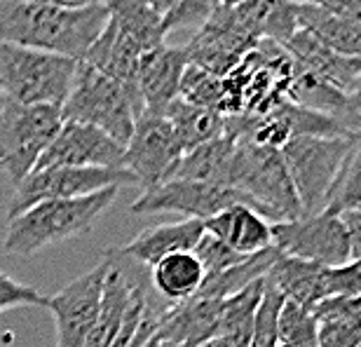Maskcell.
Instances as JSON below:
<instances>
[{
  "instance_id": "cell-1",
  "label": "cell",
  "mask_w": 361,
  "mask_h": 347,
  "mask_svg": "<svg viewBox=\"0 0 361 347\" xmlns=\"http://www.w3.org/2000/svg\"><path fill=\"white\" fill-rule=\"evenodd\" d=\"M108 21L101 3L87 7L33 5L24 0H0V42L40 49L82 61Z\"/></svg>"
},
{
  "instance_id": "cell-2",
  "label": "cell",
  "mask_w": 361,
  "mask_h": 347,
  "mask_svg": "<svg viewBox=\"0 0 361 347\" xmlns=\"http://www.w3.org/2000/svg\"><path fill=\"white\" fill-rule=\"evenodd\" d=\"M120 188L85 195L73 200H47L7 219L3 251L10 256H35L42 249L90 233L118 197Z\"/></svg>"
},
{
  "instance_id": "cell-3",
  "label": "cell",
  "mask_w": 361,
  "mask_h": 347,
  "mask_svg": "<svg viewBox=\"0 0 361 347\" xmlns=\"http://www.w3.org/2000/svg\"><path fill=\"white\" fill-rule=\"evenodd\" d=\"M293 59L272 40H261L242 61L223 75L221 115H263L286 99Z\"/></svg>"
},
{
  "instance_id": "cell-4",
  "label": "cell",
  "mask_w": 361,
  "mask_h": 347,
  "mask_svg": "<svg viewBox=\"0 0 361 347\" xmlns=\"http://www.w3.org/2000/svg\"><path fill=\"white\" fill-rule=\"evenodd\" d=\"M141 115L139 97L115 78L78 61L71 92L61 106V118L97 127L111 139L127 146L134 122Z\"/></svg>"
},
{
  "instance_id": "cell-5",
  "label": "cell",
  "mask_w": 361,
  "mask_h": 347,
  "mask_svg": "<svg viewBox=\"0 0 361 347\" xmlns=\"http://www.w3.org/2000/svg\"><path fill=\"white\" fill-rule=\"evenodd\" d=\"M78 61L0 42V97L19 106H63Z\"/></svg>"
},
{
  "instance_id": "cell-6",
  "label": "cell",
  "mask_w": 361,
  "mask_h": 347,
  "mask_svg": "<svg viewBox=\"0 0 361 347\" xmlns=\"http://www.w3.org/2000/svg\"><path fill=\"white\" fill-rule=\"evenodd\" d=\"M228 188L242 193L251 209L270 223L295 221L302 216L300 202L277 148L235 143Z\"/></svg>"
},
{
  "instance_id": "cell-7",
  "label": "cell",
  "mask_w": 361,
  "mask_h": 347,
  "mask_svg": "<svg viewBox=\"0 0 361 347\" xmlns=\"http://www.w3.org/2000/svg\"><path fill=\"white\" fill-rule=\"evenodd\" d=\"M357 134L350 136H300L281 146V160L286 164L302 216H312L326 209L331 188L348 160Z\"/></svg>"
},
{
  "instance_id": "cell-8",
  "label": "cell",
  "mask_w": 361,
  "mask_h": 347,
  "mask_svg": "<svg viewBox=\"0 0 361 347\" xmlns=\"http://www.w3.org/2000/svg\"><path fill=\"white\" fill-rule=\"evenodd\" d=\"M59 106L0 104V169L7 171L14 188L35 169L40 155L61 127Z\"/></svg>"
},
{
  "instance_id": "cell-9",
  "label": "cell",
  "mask_w": 361,
  "mask_h": 347,
  "mask_svg": "<svg viewBox=\"0 0 361 347\" xmlns=\"http://www.w3.org/2000/svg\"><path fill=\"white\" fill-rule=\"evenodd\" d=\"M136 185V178L127 169H104V167H49L33 169L21 183L14 188L10 202V216L14 219L33 205L47 200H73L85 195L106 190V188Z\"/></svg>"
},
{
  "instance_id": "cell-10",
  "label": "cell",
  "mask_w": 361,
  "mask_h": 347,
  "mask_svg": "<svg viewBox=\"0 0 361 347\" xmlns=\"http://www.w3.org/2000/svg\"><path fill=\"white\" fill-rule=\"evenodd\" d=\"M272 247L281 256L307 260L322 267L350 263V240L341 214L324 209L295 221L272 223Z\"/></svg>"
},
{
  "instance_id": "cell-11",
  "label": "cell",
  "mask_w": 361,
  "mask_h": 347,
  "mask_svg": "<svg viewBox=\"0 0 361 347\" xmlns=\"http://www.w3.org/2000/svg\"><path fill=\"white\" fill-rule=\"evenodd\" d=\"M180 157H183V148L167 118L141 113L125 146L122 169L132 174L141 190H150L174 174Z\"/></svg>"
},
{
  "instance_id": "cell-12",
  "label": "cell",
  "mask_w": 361,
  "mask_h": 347,
  "mask_svg": "<svg viewBox=\"0 0 361 347\" xmlns=\"http://www.w3.org/2000/svg\"><path fill=\"white\" fill-rule=\"evenodd\" d=\"M258 42L261 40H256L249 28L242 24L233 5H219L183 47L190 66L223 78Z\"/></svg>"
},
{
  "instance_id": "cell-13",
  "label": "cell",
  "mask_w": 361,
  "mask_h": 347,
  "mask_svg": "<svg viewBox=\"0 0 361 347\" xmlns=\"http://www.w3.org/2000/svg\"><path fill=\"white\" fill-rule=\"evenodd\" d=\"M233 205H249L242 193L226 185L202 183V181L169 178L164 183L143 190L129 207L132 214H183V219L207 221Z\"/></svg>"
},
{
  "instance_id": "cell-14",
  "label": "cell",
  "mask_w": 361,
  "mask_h": 347,
  "mask_svg": "<svg viewBox=\"0 0 361 347\" xmlns=\"http://www.w3.org/2000/svg\"><path fill=\"white\" fill-rule=\"evenodd\" d=\"M106 274V258L90 272L80 274L59 293L45 296V310L54 317L56 347H85L97 324L101 308V286Z\"/></svg>"
},
{
  "instance_id": "cell-15",
  "label": "cell",
  "mask_w": 361,
  "mask_h": 347,
  "mask_svg": "<svg viewBox=\"0 0 361 347\" xmlns=\"http://www.w3.org/2000/svg\"><path fill=\"white\" fill-rule=\"evenodd\" d=\"M125 146L97 127L63 120L52 143L40 155L35 169L49 167H104L122 169Z\"/></svg>"
},
{
  "instance_id": "cell-16",
  "label": "cell",
  "mask_w": 361,
  "mask_h": 347,
  "mask_svg": "<svg viewBox=\"0 0 361 347\" xmlns=\"http://www.w3.org/2000/svg\"><path fill=\"white\" fill-rule=\"evenodd\" d=\"M188 68L185 47L160 45L143 52L136 68V94L141 101V113L164 115L169 104L178 99L180 78Z\"/></svg>"
},
{
  "instance_id": "cell-17",
  "label": "cell",
  "mask_w": 361,
  "mask_h": 347,
  "mask_svg": "<svg viewBox=\"0 0 361 347\" xmlns=\"http://www.w3.org/2000/svg\"><path fill=\"white\" fill-rule=\"evenodd\" d=\"M104 258L106 274L104 286H101V308L85 347H122V324H125V315L129 303H132L134 288L139 284L125 267H120L118 258L111 251Z\"/></svg>"
},
{
  "instance_id": "cell-18",
  "label": "cell",
  "mask_w": 361,
  "mask_h": 347,
  "mask_svg": "<svg viewBox=\"0 0 361 347\" xmlns=\"http://www.w3.org/2000/svg\"><path fill=\"white\" fill-rule=\"evenodd\" d=\"M204 233H207L204 221L180 219L174 223H162V226L141 230L132 242L115 251L136 265L153 267L155 263H160L162 258H167L171 254L192 251Z\"/></svg>"
},
{
  "instance_id": "cell-19",
  "label": "cell",
  "mask_w": 361,
  "mask_h": 347,
  "mask_svg": "<svg viewBox=\"0 0 361 347\" xmlns=\"http://www.w3.org/2000/svg\"><path fill=\"white\" fill-rule=\"evenodd\" d=\"M284 49L291 54V59L295 61V66L310 71L322 80L331 83L338 90H343L345 94H350L355 90V85L361 75V59L355 56H343L329 49L326 45H322L319 40H314L312 35L305 33L302 28H298Z\"/></svg>"
},
{
  "instance_id": "cell-20",
  "label": "cell",
  "mask_w": 361,
  "mask_h": 347,
  "mask_svg": "<svg viewBox=\"0 0 361 347\" xmlns=\"http://www.w3.org/2000/svg\"><path fill=\"white\" fill-rule=\"evenodd\" d=\"M204 230L242 256H254L272 247V223L247 205L223 209L204 221Z\"/></svg>"
},
{
  "instance_id": "cell-21",
  "label": "cell",
  "mask_w": 361,
  "mask_h": 347,
  "mask_svg": "<svg viewBox=\"0 0 361 347\" xmlns=\"http://www.w3.org/2000/svg\"><path fill=\"white\" fill-rule=\"evenodd\" d=\"M286 99L300 108H307V111L322 113L326 118L338 120L352 134L361 132V122L355 115V111H352L348 94L331 83L322 80V78H317L314 73H310V71L295 66V61H293V78L291 85H288Z\"/></svg>"
},
{
  "instance_id": "cell-22",
  "label": "cell",
  "mask_w": 361,
  "mask_h": 347,
  "mask_svg": "<svg viewBox=\"0 0 361 347\" xmlns=\"http://www.w3.org/2000/svg\"><path fill=\"white\" fill-rule=\"evenodd\" d=\"M265 277L284 293V298L310 310L329 298V267L279 254Z\"/></svg>"
},
{
  "instance_id": "cell-23",
  "label": "cell",
  "mask_w": 361,
  "mask_h": 347,
  "mask_svg": "<svg viewBox=\"0 0 361 347\" xmlns=\"http://www.w3.org/2000/svg\"><path fill=\"white\" fill-rule=\"evenodd\" d=\"M295 21L298 28L319 40L334 52L343 56L361 59V24L348 17H341L336 12H329L324 7L295 3Z\"/></svg>"
},
{
  "instance_id": "cell-24",
  "label": "cell",
  "mask_w": 361,
  "mask_h": 347,
  "mask_svg": "<svg viewBox=\"0 0 361 347\" xmlns=\"http://www.w3.org/2000/svg\"><path fill=\"white\" fill-rule=\"evenodd\" d=\"M317 347H357L361 341V296H334L314 310Z\"/></svg>"
},
{
  "instance_id": "cell-25",
  "label": "cell",
  "mask_w": 361,
  "mask_h": 347,
  "mask_svg": "<svg viewBox=\"0 0 361 347\" xmlns=\"http://www.w3.org/2000/svg\"><path fill=\"white\" fill-rule=\"evenodd\" d=\"M233 7L256 40H272L284 47L298 31L295 3L291 0H247Z\"/></svg>"
},
{
  "instance_id": "cell-26",
  "label": "cell",
  "mask_w": 361,
  "mask_h": 347,
  "mask_svg": "<svg viewBox=\"0 0 361 347\" xmlns=\"http://www.w3.org/2000/svg\"><path fill=\"white\" fill-rule=\"evenodd\" d=\"M162 118H167L171 129H174L180 148H183V155L226 134V115L195 106L180 97L171 101Z\"/></svg>"
},
{
  "instance_id": "cell-27",
  "label": "cell",
  "mask_w": 361,
  "mask_h": 347,
  "mask_svg": "<svg viewBox=\"0 0 361 347\" xmlns=\"http://www.w3.org/2000/svg\"><path fill=\"white\" fill-rule=\"evenodd\" d=\"M150 281L162 298L171 303H185L207 281V272L192 251H180V254H171L150 267Z\"/></svg>"
},
{
  "instance_id": "cell-28",
  "label": "cell",
  "mask_w": 361,
  "mask_h": 347,
  "mask_svg": "<svg viewBox=\"0 0 361 347\" xmlns=\"http://www.w3.org/2000/svg\"><path fill=\"white\" fill-rule=\"evenodd\" d=\"M233 155H235V141L223 134L221 139H214L204 143V146H197L190 153H185L169 178L202 181V183H216L228 188Z\"/></svg>"
},
{
  "instance_id": "cell-29",
  "label": "cell",
  "mask_w": 361,
  "mask_h": 347,
  "mask_svg": "<svg viewBox=\"0 0 361 347\" xmlns=\"http://www.w3.org/2000/svg\"><path fill=\"white\" fill-rule=\"evenodd\" d=\"M263 286H265V277L251 281L242 291L221 300L214 338H226V341H230L237 347H249L251 329H254V315L258 303H261Z\"/></svg>"
},
{
  "instance_id": "cell-30",
  "label": "cell",
  "mask_w": 361,
  "mask_h": 347,
  "mask_svg": "<svg viewBox=\"0 0 361 347\" xmlns=\"http://www.w3.org/2000/svg\"><path fill=\"white\" fill-rule=\"evenodd\" d=\"M99 3L106 7L111 24L139 40L146 49L164 45L167 38L164 21L146 0H99Z\"/></svg>"
},
{
  "instance_id": "cell-31",
  "label": "cell",
  "mask_w": 361,
  "mask_h": 347,
  "mask_svg": "<svg viewBox=\"0 0 361 347\" xmlns=\"http://www.w3.org/2000/svg\"><path fill=\"white\" fill-rule=\"evenodd\" d=\"M326 209L336 214L361 212V132H357L348 160L331 188Z\"/></svg>"
},
{
  "instance_id": "cell-32",
  "label": "cell",
  "mask_w": 361,
  "mask_h": 347,
  "mask_svg": "<svg viewBox=\"0 0 361 347\" xmlns=\"http://www.w3.org/2000/svg\"><path fill=\"white\" fill-rule=\"evenodd\" d=\"M319 324L310 308L284 298L277 324V343L286 347H317Z\"/></svg>"
},
{
  "instance_id": "cell-33",
  "label": "cell",
  "mask_w": 361,
  "mask_h": 347,
  "mask_svg": "<svg viewBox=\"0 0 361 347\" xmlns=\"http://www.w3.org/2000/svg\"><path fill=\"white\" fill-rule=\"evenodd\" d=\"M284 305V293L279 291L272 281L265 277L261 303L254 315V329H251V343L249 347H277V324L279 312Z\"/></svg>"
},
{
  "instance_id": "cell-34",
  "label": "cell",
  "mask_w": 361,
  "mask_h": 347,
  "mask_svg": "<svg viewBox=\"0 0 361 347\" xmlns=\"http://www.w3.org/2000/svg\"><path fill=\"white\" fill-rule=\"evenodd\" d=\"M192 254L200 258L202 265H204L207 279H212V277H216V274L226 272L228 267L242 263V260L247 258L242 254H235L233 249H228L221 240H216V237L209 235V233L202 235V240L197 242V247L192 249Z\"/></svg>"
},
{
  "instance_id": "cell-35",
  "label": "cell",
  "mask_w": 361,
  "mask_h": 347,
  "mask_svg": "<svg viewBox=\"0 0 361 347\" xmlns=\"http://www.w3.org/2000/svg\"><path fill=\"white\" fill-rule=\"evenodd\" d=\"M45 305V296L38 288L21 284L12 279L10 274L0 272V315L10 312L14 308H42Z\"/></svg>"
},
{
  "instance_id": "cell-36",
  "label": "cell",
  "mask_w": 361,
  "mask_h": 347,
  "mask_svg": "<svg viewBox=\"0 0 361 347\" xmlns=\"http://www.w3.org/2000/svg\"><path fill=\"white\" fill-rule=\"evenodd\" d=\"M334 296H361V260L329 267V298Z\"/></svg>"
},
{
  "instance_id": "cell-37",
  "label": "cell",
  "mask_w": 361,
  "mask_h": 347,
  "mask_svg": "<svg viewBox=\"0 0 361 347\" xmlns=\"http://www.w3.org/2000/svg\"><path fill=\"white\" fill-rule=\"evenodd\" d=\"M291 3L324 7V10L336 12V14H341V17H348V19L359 21L361 24V0H291Z\"/></svg>"
},
{
  "instance_id": "cell-38",
  "label": "cell",
  "mask_w": 361,
  "mask_h": 347,
  "mask_svg": "<svg viewBox=\"0 0 361 347\" xmlns=\"http://www.w3.org/2000/svg\"><path fill=\"white\" fill-rule=\"evenodd\" d=\"M341 219L348 230L350 240V260H361V212H345Z\"/></svg>"
},
{
  "instance_id": "cell-39",
  "label": "cell",
  "mask_w": 361,
  "mask_h": 347,
  "mask_svg": "<svg viewBox=\"0 0 361 347\" xmlns=\"http://www.w3.org/2000/svg\"><path fill=\"white\" fill-rule=\"evenodd\" d=\"M24 3L33 5H52V7H87L99 3V0H24Z\"/></svg>"
},
{
  "instance_id": "cell-40",
  "label": "cell",
  "mask_w": 361,
  "mask_h": 347,
  "mask_svg": "<svg viewBox=\"0 0 361 347\" xmlns=\"http://www.w3.org/2000/svg\"><path fill=\"white\" fill-rule=\"evenodd\" d=\"M146 3L153 7V10L160 14L162 17V21H164V17H167L169 12H174L176 10V5L180 3V0H146Z\"/></svg>"
},
{
  "instance_id": "cell-41",
  "label": "cell",
  "mask_w": 361,
  "mask_h": 347,
  "mask_svg": "<svg viewBox=\"0 0 361 347\" xmlns=\"http://www.w3.org/2000/svg\"><path fill=\"white\" fill-rule=\"evenodd\" d=\"M350 106H352V111H355V115L359 118V122H361V75H359V80H357V85H355V90H352L350 94Z\"/></svg>"
},
{
  "instance_id": "cell-42",
  "label": "cell",
  "mask_w": 361,
  "mask_h": 347,
  "mask_svg": "<svg viewBox=\"0 0 361 347\" xmlns=\"http://www.w3.org/2000/svg\"><path fill=\"white\" fill-rule=\"evenodd\" d=\"M240 3H247V0H221V5H240Z\"/></svg>"
},
{
  "instance_id": "cell-43",
  "label": "cell",
  "mask_w": 361,
  "mask_h": 347,
  "mask_svg": "<svg viewBox=\"0 0 361 347\" xmlns=\"http://www.w3.org/2000/svg\"><path fill=\"white\" fill-rule=\"evenodd\" d=\"M0 104H3V97H0Z\"/></svg>"
},
{
  "instance_id": "cell-44",
  "label": "cell",
  "mask_w": 361,
  "mask_h": 347,
  "mask_svg": "<svg viewBox=\"0 0 361 347\" xmlns=\"http://www.w3.org/2000/svg\"><path fill=\"white\" fill-rule=\"evenodd\" d=\"M277 347H286V345H277Z\"/></svg>"
},
{
  "instance_id": "cell-45",
  "label": "cell",
  "mask_w": 361,
  "mask_h": 347,
  "mask_svg": "<svg viewBox=\"0 0 361 347\" xmlns=\"http://www.w3.org/2000/svg\"><path fill=\"white\" fill-rule=\"evenodd\" d=\"M357 347H361V341H359V345H357Z\"/></svg>"
}]
</instances>
